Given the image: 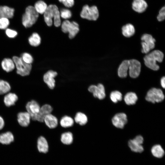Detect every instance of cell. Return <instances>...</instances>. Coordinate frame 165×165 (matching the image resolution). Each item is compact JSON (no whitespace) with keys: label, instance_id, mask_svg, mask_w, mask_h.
Returning a JSON list of instances; mask_svg holds the SVG:
<instances>
[{"label":"cell","instance_id":"1f68e13d","mask_svg":"<svg viewBox=\"0 0 165 165\" xmlns=\"http://www.w3.org/2000/svg\"><path fill=\"white\" fill-rule=\"evenodd\" d=\"M74 123V121L73 119L68 116H65L62 117L60 122L61 126L65 128L72 126Z\"/></svg>","mask_w":165,"mask_h":165},{"label":"cell","instance_id":"b9f144b4","mask_svg":"<svg viewBox=\"0 0 165 165\" xmlns=\"http://www.w3.org/2000/svg\"><path fill=\"white\" fill-rule=\"evenodd\" d=\"M165 78L164 76L160 80V83L162 87L164 89L165 87Z\"/></svg>","mask_w":165,"mask_h":165},{"label":"cell","instance_id":"f35d334b","mask_svg":"<svg viewBox=\"0 0 165 165\" xmlns=\"http://www.w3.org/2000/svg\"><path fill=\"white\" fill-rule=\"evenodd\" d=\"M67 8H71L74 5V0H58Z\"/></svg>","mask_w":165,"mask_h":165},{"label":"cell","instance_id":"484cf974","mask_svg":"<svg viewBox=\"0 0 165 165\" xmlns=\"http://www.w3.org/2000/svg\"><path fill=\"white\" fill-rule=\"evenodd\" d=\"M138 100L136 94L134 92H129L127 93L124 97V100L125 103L128 105L135 104Z\"/></svg>","mask_w":165,"mask_h":165},{"label":"cell","instance_id":"ab89813d","mask_svg":"<svg viewBox=\"0 0 165 165\" xmlns=\"http://www.w3.org/2000/svg\"><path fill=\"white\" fill-rule=\"evenodd\" d=\"M165 18V7H162L160 10L159 13L157 16V19L159 21L163 20Z\"/></svg>","mask_w":165,"mask_h":165},{"label":"cell","instance_id":"d4e9b609","mask_svg":"<svg viewBox=\"0 0 165 165\" xmlns=\"http://www.w3.org/2000/svg\"><path fill=\"white\" fill-rule=\"evenodd\" d=\"M48 5L42 0H38L34 4V7L36 12L40 15H43L46 10Z\"/></svg>","mask_w":165,"mask_h":165},{"label":"cell","instance_id":"52a82bcc","mask_svg":"<svg viewBox=\"0 0 165 165\" xmlns=\"http://www.w3.org/2000/svg\"><path fill=\"white\" fill-rule=\"evenodd\" d=\"M164 97V95L161 89L152 88L147 92L145 99L148 102L155 103L162 102Z\"/></svg>","mask_w":165,"mask_h":165},{"label":"cell","instance_id":"9a60e30c","mask_svg":"<svg viewBox=\"0 0 165 165\" xmlns=\"http://www.w3.org/2000/svg\"><path fill=\"white\" fill-rule=\"evenodd\" d=\"M40 108L38 103L34 100L28 102L26 105L27 112L30 114L31 119L38 112Z\"/></svg>","mask_w":165,"mask_h":165},{"label":"cell","instance_id":"836d02e7","mask_svg":"<svg viewBox=\"0 0 165 165\" xmlns=\"http://www.w3.org/2000/svg\"><path fill=\"white\" fill-rule=\"evenodd\" d=\"M110 97L111 101L114 103H117L121 101L123 98L122 94L119 91L117 90L113 91L111 92Z\"/></svg>","mask_w":165,"mask_h":165},{"label":"cell","instance_id":"60d3db41","mask_svg":"<svg viewBox=\"0 0 165 165\" xmlns=\"http://www.w3.org/2000/svg\"><path fill=\"white\" fill-rule=\"evenodd\" d=\"M5 125L4 120L2 117L0 116V130L4 127Z\"/></svg>","mask_w":165,"mask_h":165},{"label":"cell","instance_id":"7402d4cb","mask_svg":"<svg viewBox=\"0 0 165 165\" xmlns=\"http://www.w3.org/2000/svg\"><path fill=\"white\" fill-rule=\"evenodd\" d=\"M18 100V97L15 94L8 93L5 96L3 100L6 106L9 107L15 105Z\"/></svg>","mask_w":165,"mask_h":165},{"label":"cell","instance_id":"e575fe53","mask_svg":"<svg viewBox=\"0 0 165 165\" xmlns=\"http://www.w3.org/2000/svg\"><path fill=\"white\" fill-rule=\"evenodd\" d=\"M60 15L61 18L65 20L70 18L72 16L71 11L67 8H62L60 10Z\"/></svg>","mask_w":165,"mask_h":165},{"label":"cell","instance_id":"5bb4252c","mask_svg":"<svg viewBox=\"0 0 165 165\" xmlns=\"http://www.w3.org/2000/svg\"><path fill=\"white\" fill-rule=\"evenodd\" d=\"M57 75V72L50 70L47 71L43 75V79L44 82L51 89H53L55 87V81L54 78Z\"/></svg>","mask_w":165,"mask_h":165},{"label":"cell","instance_id":"9c48e42d","mask_svg":"<svg viewBox=\"0 0 165 165\" xmlns=\"http://www.w3.org/2000/svg\"><path fill=\"white\" fill-rule=\"evenodd\" d=\"M143 141L142 136L140 135H138L134 139L128 141V145L133 152L141 153L144 151V148L142 145Z\"/></svg>","mask_w":165,"mask_h":165},{"label":"cell","instance_id":"f546056e","mask_svg":"<svg viewBox=\"0 0 165 165\" xmlns=\"http://www.w3.org/2000/svg\"><path fill=\"white\" fill-rule=\"evenodd\" d=\"M74 121L79 125L83 126L87 123L88 122V118L84 113L79 112L75 114Z\"/></svg>","mask_w":165,"mask_h":165},{"label":"cell","instance_id":"4fadbf2b","mask_svg":"<svg viewBox=\"0 0 165 165\" xmlns=\"http://www.w3.org/2000/svg\"><path fill=\"white\" fill-rule=\"evenodd\" d=\"M53 108L50 105L46 104L40 107L38 112L32 119L33 120L43 122L44 119L47 115L51 113Z\"/></svg>","mask_w":165,"mask_h":165},{"label":"cell","instance_id":"8d00e7d4","mask_svg":"<svg viewBox=\"0 0 165 165\" xmlns=\"http://www.w3.org/2000/svg\"><path fill=\"white\" fill-rule=\"evenodd\" d=\"M9 23V19L5 17L0 18V30H5L8 27Z\"/></svg>","mask_w":165,"mask_h":165},{"label":"cell","instance_id":"2e32d148","mask_svg":"<svg viewBox=\"0 0 165 165\" xmlns=\"http://www.w3.org/2000/svg\"><path fill=\"white\" fill-rule=\"evenodd\" d=\"M31 119L30 114L28 112H21L17 115V120L19 124L22 127L28 126Z\"/></svg>","mask_w":165,"mask_h":165},{"label":"cell","instance_id":"d6986e66","mask_svg":"<svg viewBox=\"0 0 165 165\" xmlns=\"http://www.w3.org/2000/svg\"><path fill=\"white\" fill-rule=\"evenodd\" d=\"M14 9L6 6H0V18L5 17L9 19L12 18L13 16Z\"/></svg>","mask_w":165,"mask_h":165},{"label":"cell","instance_id":"83f0119b","mask_svg":"<svg viewBox=\"0 0 165 165\" xmlns=\"http://www.w3.org/2000/svg\"><path fill=\"white\" fill-rule=\"evenodd\" d=\"M122 30V33L123 36L128 38L132 36L135 32L134 27L130 24H128L123 26Z\"/></svg>","mask_w":165,"mask_h":165},{"label":"cell","instance_id":"e0dca14e","mask_svg":"<svg viewBox=\"0 0 165 165\" xmlns=\"http://www.w3.org/2000/svg\"><path fill=\"white\" fill-rule=\"evenodd\" d=\"M147 6V4L145 0H134L132 4L133 9L140 13L144 12Z\"/></svg>","mask_w":165,"mask_h":165},{"label":"cell","instance_id":"4316f807","mask_svg":"<svg viewBox=\"0 0 165 165\" xmlns=\"http://www.w3.org/2000/svg\"><path fill=\"white\" fill-rule=\"evenodd\" d=\"M29 44L32 46H38L41 42V38L39 34L36 32L32 33L28 38Z\"/></svg>","mask_w":165,"mask_h":165},{"label":"cell","instance_id":"ac0fdd59","mask_svg":"<svg viewBox=\"0 0 165 165\" xmlns=\"http://www.w3.org/2000/svg\"><path fill=\"white\" fill-rule=\"evenodd\" d=\"M43 122L48 128L51 129L55 128L58 125L57 118L51 113L45 116Z\"/></svg>","mask_w":165,"mask_h":165},{"label":"cell","instance_id":"30bf717a","mask_svg":"<svg viewBox=\"0 0 165 165\" xmlns=\"http://www.w3.org/2000/svg\"><path fill=\"white\" fill-rule=\"evenodd\" d=\"M129 61V75L132 78H136L139 76L141 72V64L139 61L135 59Z\"/></svg>","mask_w":165,"mask_h":165},{"label":"cell","instance_id":"f1b7e54d","mask_svg":"<svg viewBox=\"0 0 165 165\" xmlns=\"http://www.w3.org/2000/svg\"><path fill=\"white\" fill-rule=\"evenodd\" d=\"M151 152L153 156L159 158L162 157L165 153L164 150L159 144L153 146L151 149Z\"/></svg>","mask_w":165,"mask_h":165},{"label":"cell","instance_id":"7c38bea8","mask_svg":"<svg viewBox=\"0 0 165 165\" xmlns=\"http://www.w3.org/2000/svg\"><path fill=\"white\" fill-rule=\"evenodd\" d=\"M112 122L113 125L116 127L123 129L127 122V116L124 113H118L112 117Z\"/></svg>","mask_w":165,"mask_h":165},{"label":"cell","instance_id":"3957f363","mask_svg":"<svg viewBox=\"0 0 165 165\" xmlns=\"http://www.w3.org/2000/svg\"><path fill=\"white\" fill-rule=\"evenodd\" d=\"M39 15L33 6H28L22 16V23L23 25L25 28L31 27L37 22Z\"/></svg>","mask_w":165,"mask_h":165},{"label":"cell","instance_id":"44dd1931","mask_svg":"<svg viewBox=\"0 0 165 165\" xmlns=\"http://www.w3.org/2000/svg\"><path fill=\"white\" fill-rule=\"evenodd\" d=\"M1 67L3 70L7 72L13 71L15 68V64L12 59L5 58L2 61Z\"/></svg>","mask_w":165,"mask_h":165},{"label":"cell","instance_id":"6da1fadb","mask_svg":"<svg viewBox=\"0 0 165 165\" xmlns=\"http://www.w3.org/2000/svg\"><path fill=\"white\" fill-rule=\"evenodd\" d=\"M43 15L44 21L47 26H51L53 23L56 27H58L61 26V21L60 10L56 5H48Z\"/></svg>","mask_w":165,"mask_h":165},{"label":"cell","instance_id":"d590c367","mask_svg":"<svg viewBox=\"0 0 165 165\" xmlns=\"http://www.w3.org/2000/svg\"><path fill=\"white\" fill-rule=\"evenodd\" d=\"M21 57L22 60L27 64H31L33 62V57L28 53L25 52L22 53Z\"/></svg>","mask_w":165,"mask_h":165},{"label":"cell","instance_id":"d6a6232c","mask_svg":"<svg viewBox=\"0 0 165 165\" xmlns=\"http://www.w3.org/2000/svg\"><path fill=\"white\" fill-rule=\"evenodd\" d=\"M11 87L7 82L0 79V95L8 93L10 90Z\"/></svg>","mask_w":165,"mask_h":165},{"label":"cell","instance_id":"8992f818","mask_svg":"<svg viewBox=\"0 0 165 165\" xmlns=\"http://www.w3.org/2000/svg\"><path fill=\"white\" fill-rule=\"evenodd\" d=\"M80 16L83 19L89 20H96L99 16L98 9L95 6H90L85 5L82 7Z\"/></svg>","mask_w":165,"mask_h":165},{"label":"cell","instance_id":"ba28073f","mask_svg":"<svg viewBox=\"0 0 165 165\" xmlns=\"http://www.w3.org/2000/svg\"><path fill=\"white\" fill-rule=\"evenodd\" d=\"M141 39L142 53L147 54L155 48L156 40L151 35L144 34L141 36Z\"/></svg>","mask_w":165,"mask_h":165},{"label":"cell","instance_id":"5b68a950","mask_svg":"<svg viewBox=\"0 0 165 165\" xmlns=\"http://www.w3.org/2000/svg\"><path fill=\"white\" fill-rule=\"evenodd\" d=\"M61 26L62 32L65 33H68L70 39L74 38L79 31V24L75 21L65 20L61 23Z\"/></svg>","mask_w":165,"mask_h":165},{"label":"cell","instance_id":"4dcf8cb0","mask_svg":"<svg viewBox=\"0 0 165 165\" xmlns=\"http://www.w3.org/2000/svg\"><path fill=\"white\" fill-rule=\"evenodd\" d=\"M73 135L70 132H66L63 133L61 136V141L64 144L70 145L73 141Z\"/></svg>","mask_w":165,"mask_h":165},{"label":"cell","instance_id":"8fae6325","mask_svg":"<svg viewBox=\"0 0 165 165\" xmlns=\"http://www.w3.org/2000/svg\"><path fill=\"white\" fill-rule=\"evenodd\" d=\"M88 90L92 93L94 97L99 100H103L105 97V87L102 84L99 83L97 86L91 85L88 87Z\"/></svg>","mask_w":165,"mask_h":165},{"label":"cell","instance_id":"74e56055","mask_svg":"<svg viewBox=\"0 0 165 165\" xmlns=\"http://www.w3.org/2000/svg\"><path fill=\"white\" fill-rule=\"evenodd\" d=\"M5 33L8 37L10 38H15L18 34L16 31L8 28L5 30Z\"/></svg>","mask_w":165,"mask_h":165},{"label":"cell","instance_id":"ffe728a7","mask_svg":"<svg viewBox=\"0 0 165 165\" xmlns=\"http://www.w3.org/2000/svg\"><path fill=\"white\" fill-rule=\"evenodd\" d=\"M37 147L38 151L43 153H47L49 150V145L46 138L42 136L39 137L37 141Z\"/></svg>","mask_w":165,"mask_h":165},{"label":"cell","instance_id":"603a6c76","mask_svg":"<svg viewBox=\"0 0 165 165\" xmlns=\"http://www.w3.org/2000/svg\"><path fill=\"white\" fill-rule=\"evenodd\" d=\"M129 60H125L119 65L118 70V75L120 78L126 77L128 70Z\"/></svg>","mask_w":165,"mask_h":165},{"label":"cell","instance_id":"277c9868","mask_svg":"<svg viewBox=\"0 0 165 165\" xmlns=\"http://www.w3.org/2000/svg\"><path fill=\"white\" fill-rule=\"evenodd\" d=\"M12 59L15 64L17 74L22 76H27L30 74L32 67L31 64L25 63L21 57L14 56Z\"/></svg>","mask_w":165,"mask_h":165},{"label":"cell","instance_id":"7a4b0ae2","mask_svg":"<svg viewBox=\"0 0 165 165\" xmlns=\"http://www.w3.org/2000/svg\"><path fill=\"white\" fill-rule=\"evenodd\" d=\"M164 54L162 52L158 50H154L144 57V63L148 68L154 71H157L160 67L156 64V62H162Z\"/></svg>","mask_w":165,"mask_h":165},{"label":"cell","instance_id":"cb8c5ba5","mask_svg":"<svg viewBox=\"0 0 165 165\" xmlns=\"http://www.w3.org/2000/svg\"><path fill=\"white\" fill-rule=\"evenodd\" d=\"M14 137L13 134L7 131L0 134V143L3 145H9L13 142Z\"/></svg>","mask_w":165,"mask_h":165}]
</instances>
